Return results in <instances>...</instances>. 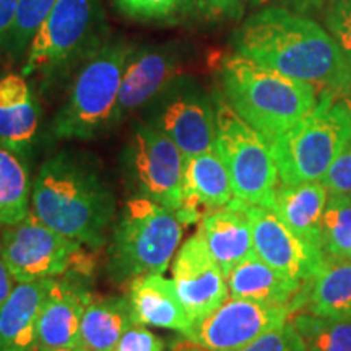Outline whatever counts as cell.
<instances>
[{"label":"cell","instance_id":"obj_7","mask_svg":"<svg viewBox=\"0 0 351 351\" xmlns=\"http://www.w3.org/2000/svg\"><path fill=\"white\" fill-rule=\"evenodd\" d=\"M351 140V117L340 98L320 93L306 117L270 142L280 184L320 181Z\"/></svg>","mask_w":351,"mask_h":351},{"label":"cell","instance_id":"obj_37","mask_svg":"<svg viewBox=\"0 0 351 351\" xmlns=\"http://www.w3.org/2000/svg\"><path fill=\"white\" fill-rule=\"evenodd\" d=\"M263 2H265V5H278L302 13V15H311V13L322 10L328 0H263Z\"/></svg>","mask_w":351,"mask_h":351},{"label":"cell","instance_id":"obj_41","mask_svg":"<svg viewBox=\"0 0 351 351\" xmlns=\"http://www.w3.org/2000/svg\"><path fill=\"white\" fill-rule=\"evenodd\" d=\"M39 351H88L83 346H77V348H56V350H39Z\"/></svg>","mask_w":351,"mask_h":351},{"label":"cell","instance_id":"obj_14","mask_svg":"<svg viewBox=\"0 0 351 351\" xmlns=\"http://www.w3.org/2000/svg\"><path fill=\"white\" fill-rule=\"evenodd\" d=\"M171 271L176 293L192 324L217 311L230 296L226 276L199 231L178 249Z\"/></svg>","mask_w":351,"mask_h":351},{"label":"cell","instance_id":"obj_35","mask_svg":"<svg viewBox=\"0 0 351 351\" xmlns=\"http://www.w3.org/2000/svg\"><path fill=\"white\" fill-rule=\"evenodd\" d=\"M112 351H165V341L145 326L134 324L127 328Z\"/></svg>","mask_w":351,"mask_h":351},{"label":"cell","instance_id":"obj_38","mask_svg":"<svg viewBox=\"0 0 351 351\" xmlns=\"http://www.w3.org/2000/svg\"><path fill=\"white\" fill-rule=\"evenodd\" d=\"M16 280L13 278L12 271L8 270L5 258L2 256V249H0V306L7 301V298L12 295L13 288H15Z\"/></svg>","mask_w":351,"mask_h":351},{"label":"cell","instance_id":"obj_10","mask_svg":"<svg viewBox=\"0 0 351 351\" xmlns=\"http://www.w3.org/2000/svg\"><path fill=\"white\" fill-rule=\"evenodd\" d=\"M140 119L166 135L184 158L215 150L213 95L189 73H181L140 112Z\"/></svg>","mask_w":351,"mask_h":351},{"label":"cell","instance_id":"obj_21","mask_svg":"<svg viewBox=\"0 0 351 351\" xmlns=\"http://www.w3.org/2000/svg\"><path fill=\"white\" fill-rule=\"evenodd\" d=\"M51 278L16 283L0 306V351H38V322Z\"/></svg>","mask_w":351,"mask_h":351},{"label":"cell","instance_id":"obj_12","mask_svg":"<svg viewBox=\"0 0 351 351\" xmlns=\"http://www.w3.org/2000/svg\"><path fill=\"white\" fill-rule=\"evenodd\" d=\"M189 46L181 41L132 44L125 60L112 127L142 112L155 96L184 73Z\"/></svg>","mask_w":351,"mask_h":351},{"label":"cell","instance_id":"obj_9","mask_svg":"<svg viewBox=\"0 0 351 351\" xmlns=\"http://www.w3.org/2000/svg\"><path fill=\"white\" fill-rule=\"evenodd\" d=\"M184 161L182 152L166 135L142 119L135 121L119 160L129 195L176 213L182 205Z\"/></svg>","mask_w":351,"mask_h":351},{"label":"cell","instance_id":"obj_8","mask_svg":"<svg viewBox=\"0 0 351 351\" xmlns=\"http://www.w3.org/2000/svg\"><path fill=\"white\" fill-rule=\"evenodd\" d=\"M213 103L215 150L230 173L234 197L245 204L271 208L280 179L270 143L241 119L219 90H215Z\"/></svg>","mask_w":351,"mask_h":351},{"label":"cell","instance_id":"obj_3","mask_svg":"<svg viewBox=\"0 0 351 351\" xmlns=\"http://www.w3.org/2000/svg\"><path fill=\"white\" fill-rule=\"evenodd\" d=\"M221 95L241 119L271 142L317 106L314 85L287 77L232 52L219 62Z\"/></svg>","mask_w":351,"mask_h":351},{"label":"cell","instance_id":"obj_28","mask_svg":"<svg viewBox=\"0 0 351 351\" xmlns=\"http://www.w3.org/2000/svg\"><path fill=\"white\" fill-rule=\"evenodd\" d=\"M322 252L326 258H351V200L328 195L322 218Z\"/></svg>","mask_w":351,"mask_h":351},{"label":"cell","instance_id":"obj_24","mask_svg":"<svg viewBox=\"0 0 351 351\" xmlns=\"http://www.w3.org/2000/svg\"><path fill=\"white\" fill-rule=\"evenodd\" d=\"M307 313L330 319H351V258H326L306 283Z\"/></svg>","mask_w":351,"mask_h":351},{"label":"cell","instance_id":"obj_33","mask_svg":"<svg viewBox=\"0 0 351 351\" xmlns=\"http://www.w3.org/2000/svg\"><path fill=\"white\" fill-rule=\"evenodd\" d=\"M241 351H307L300 332L296 330L291 319L283 326L267 332L261 339L252 341Z\"/></svg>","mask_w":351,"mask_h":351},{"label":"cell","instance_id":"obj_42","mask_svg":"<svg viewBox=\"0 0 351 351\" xmlns=\"http://www.w3.org/2000/svg\"><path fill=\"white\" fill-rule=\"evenodd\" d=\"M346 93H351V62H348V83H346V90L343 95Z\"/></svg>","mask_w":351,"mask_h":351},{"label":"cell","instance_id":"obj_11","mask_svg":"<svg viewBox=\"0 0 351 351\" xmlns=\"http://www.w3.org/2000/svg\"><path fill=\"white\" fill-rule=\"evenodd\" d=\"M0 249L16 283H28L69 274L86 247L29 213L23 221L0 230Z\"/></svg>","mask_w":351,"mask_h":351},{"label":"cell","instance_id":"obj_23","mask_svg":"<svg viewBox=\"0 0 351 351\" xmlns=\"http://www.w3.org/2000/svg\"><path fill=\"white\" fill-rule=\"evenodd\" d=\"M328 200L320 181L278 184L271 210L298 238L322 251V218Z\"/></svg>","mask_w":351,"mask_h":351},{"label":"cell","instance_id":"obj_22","mask_svg":"<svg viewBox=\"0 0 351 351\" xmlns=\"http://www.w3.org/2000/svg\"><path fill=\"white\" fill-rule=\"evenodd\" d=\"M226 282L231 298L288 306L293 314L295 302L306 285L270 267L256 252L241 261L228 274Z\"/></svg>","mask_w":351,"mask_h":351},{"label":"cell","instance_id":"obj_39","mask_svg":"<svg viewBox=\"0 0 351 351\" xmlns=\"http://www.w3.org/2000/svg\"><path fill=\"white\" fill-rule=\"evenodd\" d=\"M173 351H208V350L200 348V346H197L194 343H187V345H184V346H179V348H176Z\"/></svg>","mask_w":351,"mask_h":351},{"label":"cell","instance_id":"obj_26","mask_svg":"<svg viewBox=\"0 0 351 351\" xmlns=\"http://www.w3.org/2000/svg\"><path fill=\"white\" fill-rule=\"evenodd\" d=\"M134 324L129 296L93 300L82 319V346L88 351H112L127 328Z\"/></svg>","mask_w":351,"mask_h":351},{"label":"cell","instance_id":"obj_34","mask_svg":"<svg viewBox=\"0 0 351 351\" xmlns=\"http://www.w3.org/2000/svg\"><path fill=\"white\" fill-rule=\"evenodd\" d=\"M320 184L327 189L328 195H345L351 192V140L335 158Z\"/></svg>","mask_w":351,"mask_h":351},{"label":"cell","instance_id":"obj_30","mask_svg":"<svg viewBox=\"0 0 351 351\" xmlns=\"http://www.w3.org/2000/svg\"><path fill=\"white\" fill-rule=\"evenodd\" d=\"M257 0H184L181 20L194 25H215L243 19Z\"/></svg>","mask_w":351,"mask_h":351},{"label":"cell","instance_id":"obj_5","mask_svg":"<svg viewBox=\"0 0 351 351\" xmlns=\"http://www.w3.org/2000/svg\"><path fill=\"white\" fill-rule=\"evenodd\" d=\"M130 47L132 43L124 38H109L75 70L52 117V137L86 142L112 129Z\"/></svg>","mask_w":351,"mask_h":351},{"label":"cell","instance_id":"obj_15","mask_svg":"<svg viewBox=\"0 0 351 351\" xmlns=\"http://www.w3.org/2000/svg\"><path fill=\"white\" fill-rule=\"evenodd\" d=\"M251 223L254 252L282 274L309 283L317 275L326 256L293 232L274 210L262 205H245Z\"/></svg>","mask_w":351,"mask_h":351},{"label":"cell","instance_id":"obj_13","mask_svg":"<svg viewBox=\"0 0 351 351\" xmlns=\"http://www.w3.org/2000/svg\"><path fill=\"white\" fill-rule=\"evenodd\" d=\"M291 315L288 306L230 298L194 324L186 340L208 351H241L267 332L283 326Z\"/></svg>","mask_w":351,"mask_h":351},{"label":"cell","instance_id":"obj_18","mask_svg":"<svg viewBox=\"0 0 351 351\" xmlns=\"http://www.w3.org/2000/svg\"><path fill=\"white\" fill-rule=\"evenodd\" d=\"M41 129V106L23 73L0 75V142L32 156Z\"/></svg>","mask_w":351,"mask_h":351},{"label":"cell","instance_id":"obj_31","mask_svg":"<svg viewBox=\"0 0 351 351\" xmlns=\"http://www.w3.org/2000/svg\"><path fill=\"white\" fill-rule=\"evenodd\" d=\"M184 0H111L124 19L145 23H178Z\"/></svg>","mask_w":351,"mask_h":351},{"label":"cell","instance_id":"obj_16","mask_svg":"<svg viewBox=\"0 0 351 351\" xmlns=\"http://www.w3.org/2000/svg\"><path fill=\"white\" fill-rule=\"evenodd\" d=\"M88 282L90 280L75 274L51 278L38 322L39 350L82 346V319L88 304L93 301Z\"/></svg>","mask_w":351,"mask_h":351},{"label":"cell","instance_id":"obj_27","mask_svg":"<svg viewBox=\"0 0 351 351\" xmlns=\"http://www.w3.org/2000/svg\"><path fill=\"white\" fill-rule=\"evenodd\" d=\"M307 351H351V319H330L307 311L291 315Z\"/></svg>","mask_w":351,"mask_h":351},{"label":"cell","instance_id":"obj_43","mask_svg":"<svg viewBox=\"0 0 351 351\" xmlns=\"http://www.w3.org/2000/svg\"><path fill=\"white\" fill-rule=\"evenodd\" d=\"M346 195H348V197H350V200H351V192H350V194H346Z\"/></svg>","mask_w":351,"mask_h":351},{"label":"cell","instance_id":"obj_29","mask_svg":"<svg viewBox=\"0 0 351 351\" xmlns=\"http://www.w3.org/2000/svg\"><path fill=\"white\" fill-rule=\"evenodd\" d=\"M57 2L59 0H20L15 25L3 54L12 60L23 59L34 34L49 16Z\"/></svg>","mask_w":351,"mask_h":351},{"label":"cell","instance_id":"obj_4","mask_svg":"<svg viewBox=\"0 0 351 351\" xmlns=\"http://www.w3.org/2000/svg\"><path fill=\"white\" fill-rule=\"evenodd\" d=\"M109 38L101 0H59L29 43L21 73L36 77L47 93L69 82Z\"/></svg>","mask_w":351,"mask_h":351},{"label":"cell","instance_id":"obj_6","mask_svg":"<svg viewBox=\"0 0 351 351\" xmlns=\"http://www.w3.org/2000/svg\"><path fill=\"white\" fill-rule=\"evenodd\" d=\"M182 221L171 210L143 197L129 195L114 221L108 244V274L112 282L165 274L182 238Z\"/></svg>","mask_w":351,"mask_h":351},{"label":"cell","instance_id":"obj_19","mask_svg":"<svg viewBox=\"0 0 351 351\" xmlns=\"http://www.w3.org/2000/svg\"><path fill=\"white\" fill-rule=\"evenodd\" d=\"M245 205V202L234 197L225 207L213 210L199 221L197 231L225 276L241 261L254 254L251 223Z\"/></svg>","mask_w":351,"mask_h":351},{"label":"cell","instance_id":"obj_32","mask_svg":"<svg viewBox=\"0 0 351 351\" xmlns=\"http://www.w3.org/2000/svg\"><path fill=\"white\" fill-rule=\"evenodd\" d=\"M324 23L346 60L351 62V0H328Z\"/></svg>","mask_w":351,"mask_h":351},{"label":"cell","instance_id":"obj_2","mask_svg":"<svg viewBox=\"0 0 351 351\" xmlns=\"http://www.w3.org/2000/svg\"><path fill=\"white\" fill-rule=\"evenodd\" d=\"M32 213L65 238L98 252L116 221L117 199L96 158L64 148L38 168Z\"/></svg>","mask_w":351,"mask_h":351},{"label":"cell","instance_id":"obj_40","mask_svg":"<svg viewBox=\"0 0 351 351\" xmlns=\"http://www.w3.org/2000/svg\"><path fill=\"white\" fill-rule=\"evenodd\" d=\"M341 103H343V106L346 108V111H348L350 117H351V93H346V95H341L339 96Z\"/></svg>","mask_w":351,"mask_h":351},{"label":"cell","instance_id":"obj_17","mask_svg":"<svg viewBox=\"0 0 351 351\" xmlns=\"http://www.w3.org/2000/svg\"><path fill=\"white\" fill-rule=\"evenodd\" d=\"M234 199L230 173L217 150L186 158L182 179V205L176 212L182 225L199 223L205 215Z\"/></svg>","mask_w":351,"mask_h":351},{"label":"cell","instance_id":"obj_1","mask_svg":"<svg viewBox=\"0 0 351 351\" xmlns=\"http://www.w3.org/2000/svg\"><path fill=\"white\" fill-rule=\"evenodd\" d=\"M232 52L258 65L314 85L320 93L341 96L348 83V60L332 34L309 15L263 5L231 34Z\"/></svg>","mask_w":351,"mask_h":351},{"label":"cell","instance_id":"obj_36","mask_svg":"<svg viewBox=\"0 0 351 351\" xmlns=\"http://www.w3.org/2000/svg\"><path fill=\"white\" fill-rule=\"evenodd\" d=\"M19 2L20 0H0V54L5 51L13 25H15Z\"/></svg>","mask_w":351,"mask_h":351},{"label":"cell","instance_id":"obj_25","mask_svg":"<svg viewBox=\"0 0 351 351\" xmlns=\"http://www.w3.org/2000/svg\"><path fill=\"white\" fill-rule=\"evenodd\" d=\"M32 194L29 155L0 142V230L32 213Z\"/></svg>","mask_w":351,"mask_h":351},{"label":"cell","instance_id":"obj_20","mask_svg":"<svg viewBox=\"0 0 351 351\" xmlns=\"http://www.w3.org/2000/svg\"><path fill=\"white\" fill-rule=\"evenodd\" d=\"M129 301L134 322L140 326L174 330L184 339L194 326L179 301L173 280L165 278L163 274L145 275L130 282Z\"/></svg>","mask_w":351,"mask_h":351}]
</instances>
